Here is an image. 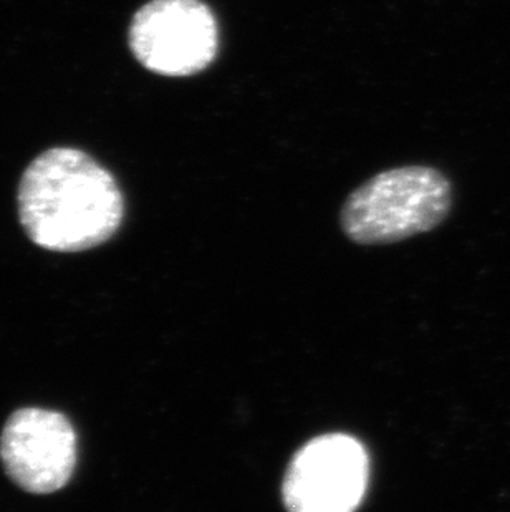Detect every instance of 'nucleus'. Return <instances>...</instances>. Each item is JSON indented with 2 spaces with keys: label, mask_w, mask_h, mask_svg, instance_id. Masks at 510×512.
Segmentation results:
<instances>
[{
  "label": "nucleus",
  "mask_w": 510,
  "mask_h": 512,
  "mask_svg": "<svg viewBox=\"0 0 510 512\" xmlns=\"http://www.w3.org/2000/svg\"><path fill=\"white\" fill-rule=\"evenodd\" d=\"M19 216L30 241L57 252H78L108 241L125 204L115 178L73 148L45 151L25 170Z\"/></svg>",
  "instance_id": "f257e3e1"
},
{
  "label": "nucleus",
  "mask_w": 510,
  "mask_h": 512,
  "mask_svg": "<svg viewBox=\"0 0 510 512\" xmlns=\"http://www.w3.org/2000/svg\"><path fill=\"white\" fill-rule=\"evenodd\" d=\"M453 188L431 166H400L360 184L343 203L340 224L350 241L381 246L433 231L448 218Z\"/></svg>",
  "instance_id": "f03ea898"
},
{
  "label": "nucleus",
  "mask_w": 510,
  "mask_h": 512,
  "mask_svg": "<svg viewBox=\"0 0 510 512\" xmlns=\"http://www.w3.org/2000/svg\"><path fill=\"white\" fill-rule=\"evenodd\" d=\"M128 42L150 72L191 77L216 60L219 25L203 0H151L131 20Z\"/></svg>",
  "instance_id": "7ed1b4c3"
},
{
  "label": "nucleus",
  "mask_w": 510,
  "mask_h": 512,
  "mask_svg": "<svg viewBox=\"0 0 510 512\" xmlns=\"http://www.w3.org/2000/svg\"><path fill=\"white\" fill-rule=\"evenodd\" d=\"M368 479L370 458L355 436H315L290 459L282 501L287 512H355Z\"/></svg>",
  "instance_id": "20e7f679"
},
{
  "label": "nucleus",
  "mask_w": 510,
  "mask_h": 512,
  "mask_svg": "<svg viewBox=\"0 0 510 512\" xmlns=\"http://www.w3.org/2000/svg\"><path fill=\"white\" fill-rule=\"evenodd\" d=\"M0 459L10 479L27 493H55L75 471L77 435L58 411L22 408L5 423Z\"/></svg>",
  "instance_id": "39448f33"
}]
</instances>
